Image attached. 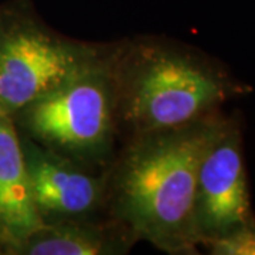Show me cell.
Segmentation results:
<instances>
[{"label": "cell", "mask_w": 255, "mask_h": 255, "mask_svg": "<svg viewBox=\"0 0 255 255\" xmlns=\"http://www.w3.org/2000/svg\"><path fill=\"white\" fill-rule=\"evenodd\" d=\"M224 121L210 114L184 127L130 136L107 176L105 203L136 241L172 255L197 253V174Z\"/></svg>", "instance_id": "1"}, {"label": "cell", "mask_w": 255, "mask_h": 255, "mask_svg": "<svg viewBox=\"0 0 255 255\" xmlns=\"http://www.w3.org/2000/svg\"><path fill=\"white\" fill-rule=\"evenodd\" d=\"M110 67L118 127L130 136L189 125L243 92L207 58L162 38L114 46Z\"/></svg>", "instance_id": "2"}, {"label": "cell", "mask_w": 255, "mask_h": 255, "mask_svg": "<svg viewBox=\"0 0 255 255\" xmlns=\"http://www.w3.org/2000/svg\"><path fill=\"white\" fill-rule=\"evenodd\" d=\"M112 47L104 60L18 111L27 137L91 169L107 160L118 129Z\"/></svg>", "instance_id": "3"}, {"label": "cell", "mask_w": 255, "mask_h": 255, "mask_svg": "<svg viewBox=\"0 0 255 255\" xmlns=\"http://www.w3.org/2000/svg\"><path fill=\"white\" fill-rule=\"evenodd\" d=\"M44 24L26 3L0 11V111H18L110 54Z\"/></svg>", "instance_id": "4"}, {"label": "cell", "mask_w": 255, "mask_h": 255, "mask_svg": "<svg viewBox=\"0 0 255 255\" xmlns=\"http://www.w3.org/2000/svg\"><path fill=\"white\" fill-rule=\"evenodd\" d=\"M194 220L200 244L254 221L241 132L230 121H224L201 159L196 186Z\"/></svg>", "instance_id": "5"}, {"label": "cell", "mask_w": 255, "mask_h": 255, "mask_svg": "<svg viewBox=\"0 0 255 255\" xmlns=\"http://www.w3.org/2000/svg\"><path fill=\"white\" fill-rule=\"evenodd\" d=\"M33 200L44 224L90 220L107 199V176L20 137Z\"/></svg>", "instance_id": "6"}, {"label": "cell", "mask_w": 255, "mask_h": 255, "mask_svg": "<svg viewBox=\"0 0 255 255\" xmlns=\"http://www.w3.org/2000/svg\"><path fill=\"white\" fill-rule=\"evenodd\" d=\"M43 226L14 119L0 111V241L14 250Z\"/></svg>", "instance_id": "7"}, {"label": "cell", "mask_w": 255, "mask_h": 255, "mask_svg": "<svg viewBox=\"0 0 255 255\" xmlns=\"http://www.w3.org/2000/svg\"><path fill=\"white\" fill-rule=\"evenodd\" d=\"M136 238L112 219L102 224L92 219L44 224L21 241L13 253L26 255H121Z\"/></svg>", "instance_id": "8"}, {"label": "cell", "mask_w": 255, "mask_h": 255, "mask_svg": "<svg viewBox=\"0 0 255 255\" xmlns=\"http://www.w3.org/2000/svg\"><path fill=\"white\" fill-rule=\"evenodd\" d=\"M201 244L213 255H255V220Z\"/></svg>", "instance_id": "9"}]
</instances>
